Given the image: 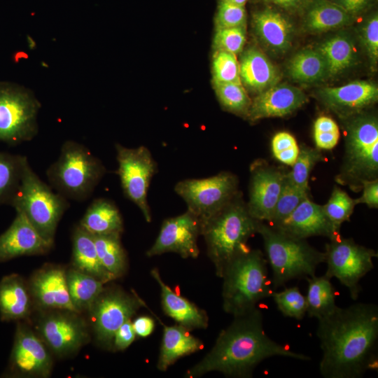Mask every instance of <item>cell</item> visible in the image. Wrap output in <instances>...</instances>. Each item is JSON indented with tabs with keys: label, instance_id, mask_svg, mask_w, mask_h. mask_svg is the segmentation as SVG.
<instances>
[{
	"label": "cell",
	"instance_id": "cell-15",
	"mask_svg": "<svg viewBox=\"0 0 378 378\" xmlns=\"http://www.w3.org/2000/svg\"><path fill=\"white\" fill-rule=\"evenodd\" d=\"M45 343L26 324L17 326L8 372L13 377H48L52 361Z\"/></svg>",
	"mask_w": 378,
	"mask_h": 378
},
{
	"label": "cell",
	"instance_id": "cell-3",
	"mask_svg": "<svg viewBox=\"0 0 378 378\" xmlns=\"http://www.w3.org/2000/svg\"><path fill=\"white\" fill-rule=\"evenodd\" d=\"M260 222L250 214L246 203L238 192L201 226V236L217 276L220 278L227 264L249 248L246 243L258 233Z\"/></svg>",
	"mask_w": 378,
	"mask_h": 378
},
{
	"label": "cell",
	"instance_id": "cell-22",
	"mask_svg": "<svg viewBox=\"0 0 378 378\" xmlns=\"http://www.w3.org/2000/svg\"><path fill=\"white\" fill-rule=\"evenodd\" d=\"M323 103L335 113L347 116L374 104L377 85L368 80H356L339 87H326L318 92Z\"/></svg>",
	"mask_w": 378,
	"mask_h": 378
},
{
	"label": "cell",
	"instance_id": "cell-25",
	"mask_svg": "<svg viewBox=\"0 0 378 378\" xmlns=\"http://www.w3.org/2000/svg\"><path fill=\"white\" fill-rule=\"evenodd\" d=\"M239 63L240 80L250 92L259 94L278 83L279 74L267 57L258 48L243 52Z\"/></svg>",
	"mask_w": 378,
	"mask_h": 378
},
{
	"label": "cell",
	"instance_id": "cell-31",
	"mask_svg": "<svg viewBox=\"0 0 378 378\" xmlns=\"http://www.w3.org/2000/svg\"><path fill=\"white\" fill-rule=\"evenodd\" d=\"M316 49L325 59L328 76L342 73L357 61L355 43L348 34L340 33L328 38L320 43Z\"/></svg>",
	"mask_w": 378,
	"mask_h": 378
},
{
	"label": "cell",
	"instance_id": "cell-41",
	"mask_svg": "<svg viewBox=\"0 0 378 378\" xmlns=\"http://www.w3.org/2000/svg\"><path fill=\"white\" fill-rule=\"evenodd\" d=\"M356 204V200L351 198L340 188L335 187L328 202L323 206V209L330 222L340 230L341 225L344 221L349 220Z\"/></svg>",
	"mask_w": 378,
	"mask_h": 378
},
{
	"label": "cell",
	"instance_id": "cell-28",
	"mask_svg": "<svg viewBox=\"0 0 378 378\" xmlns=\"http://www.w3.org/2000/svg\"><path fill=\"white\" fill-rule=\"evenodd\" d=\"M29 287L18 274H11L0 280V318L3 321H20L30 314Z\"/></svg>",
	"mask_w": 378,
	"mask_h": 378
},
{
	"label": "cell",
	"instance_id": "cell-51",
	"mask_svg": "<svg viewBox=\"0 0 378 378\" xmlns=\"http://www.w3.org/2000/svg\"><path fill=\"white\" fill-rule=\"evenodd\" d=\"M132 326L137 336L146 337L153 332L155 321L151 317L143 316L135 318Z\"/></svg>",
	"mask_w": 378,
	"mask_h": 378
},
{
	"label": "cell",
	"instance_id": "cell-27",
	"mask_svg": "<svg viewBox=\"0 0 378 378\" xmlns=\"http://www.w3.org/2000/svg\"><path fill=\"white\" fill-rule=\"evenodd\" d=\"M302 26L311 34H321L349 24L354 17L330 0H309L302 10Z\"/></svg>",
	"mask_w": 378,
	"mask_h": 378
},
{
	"label": "cell",
	"instance_id": "cell-2",
	"mask_svg": "<svg viewBox=\"0 0 378 378\" xmlns=\"http://www.w3.org/2000/svg\"><path fill=\"white\" fill-rule=\"evenodd\" d=\"M273 356L310 360L309 356L272 340L264 330L262 313L256 307L234 316L220 332L212 348L187 370L185 377L195 378L218 372L229 377H251L262 361Z\"/></svg>",
	"mask_w": 378,
	"mask_h": 378
},
{
	"label": "cell",
	"instance_id": "cell-37",
	"mask_svg": "<svg viewBox=\"0 0 378 378\" xmlns=\"http://www.w3.org/2000/svg\"><path fill=\"white\" fill-rule=\"evenodd\" d=\"M223 108L237 115L247 116L251 100L241 83H213Z\"/></svg>",
	"mask_w": 378,
	"mask_h": 378
},
{
	"label": "cell",
	"instance_id": "cell-13",
	"mask_svg": "<svg viewBox=\"0 0 378 378\" xmlns=\"http://www.w3.org/2000/svg\"><path fill=\"white\" fill-rule=\"evenodd\" d=\"M144 301L134 292L118 288H104L88 310L93 333L99 344L112 350L115 331L142 307Z\"/></svg>",
	"mask_w": 378,
	"mask_h": 378
},
{
	"label": "cell",
	"instance_id": "cell-49",
	"mask_svg": "<svg viewBox=\"0 0 378 378\" xmlns=\"http://www.w3.org/2000/svg\"><path fill=\"white\" fill-rule=\"evenodd\" d=\"M363 187L362 196L356 199L357 204L365 203L370 207H377L378 205V181L365 180L362 182Z\"/></svg>",
	"mask_w": 378,
	"mask_h": 378
},
{
	"label": "cell",
	"instance_id": "cell-53",
	"mask_svg": "<svg viewBox=\"0 0 378 378\" xmlns=\"http://www.w3.org/2000/svg\"><path fill=\"white\" fill-rule=\"evenodd\" d=\"M229 2H231L232 4L239 5V6H244L247 0H226Z\"/></svg>",
	"mask_w": 378,
	"mask_h": 378
},
{
	"label": "cell",
	"instance_id": "cell-47",
	"mask_svg": "<svg viewBox=\"0 0 378 378\" xmlns=\"http://www.w3.org/2000/svg\"><path fill=\"white\" fill-rule=\"evenodd\" d=\"M359 37L370 62L377 64L378 59V15L374 12L359 29Z\"/></svg>",
	"mask_w": 378,
	"mask_h": 378
},
{
	"label": "cell",
	"instance_id": "cell-11",
	"mask_svg": "<svg viewBox=\"0 0 378 378\" xmlns=\"http://www.w3.org/2000/svg\"><path fill=\"white\" fill-rule=\"evenodd\" d=\"M325 276L337 278L348 288L350 296L356 300L361 291L360 279L373 269V258L377 253L356 244L352 239L338 237L326 245Z\"/></svg>",
	"mask_w": 378,
	"mask_h": 378
},
{
	"label": "cell",
	"instance_id": "cell-19",
	"mask_svg": "<svg viewBox=\"0 0 378 378\" xmlns=\"http://www.w3.org/2000/svg\"><path fill=\"white\" fill-rule=\"evenodd\" d=\"M29 290L36 304L42 309L80 313L71 302L66 271L60 267L47 265L36 271L31 278Z\"/></svg>",
	"mask_w": 378,
	"mask_h": 378
},
{
	"label": "cell",
	"instance_id": "cell-42",
	"mask_svg": "<svg viewBox=\"0 0 378 378\" xmlns=\"http://www.w3.org/2000/svg\"><path fill=\"white\" fill-rule=\"evenodd\" d=\"M272 297L277 309L286 317L302 320L307 312L306 298L298 287L285 288L280 292H274Z\"/></svg>",
	"mask_w": 378,
	"mask_h": 378
},
{
	"label": "cell",
	"instance_id": "cell-30",
	"mask_svg": "<svg viewBox=\"0 0 378 378\" xmlns=\"http://www.w3.org/2000/svg\"><path fill=\"white\" fill-rule=\"evenodd\" d=\"M92 234H121L124 230L122 215L117 206L106 198L94 200L79 224Z\"/></svg>",
	"mask_w": 378,
	"mask_h": 378
},
{
	"label": "cell",
	"instance_id": "cell-10",
	"mask_svg": "<svg viewBox=\"0 0 378 378\" xmlns=\"http://www.w3.org/2000/svg\"><path fill=\"white\" fill-rule=\"evenodd\" d=\"M176 193L187 205L202 226L223 209L239 191L237 177L228 172L204 178H188L178 181Z\"/></svg>",
	"mask_w": 378,
	"mask_h": 378
},
{
	"label": "cell",
	"instance_id": "cell-44",
	"mask_svg": "<svg viewBox=\"0 0 378 378\" xmlns=\"http://www.w3.org/2000/svg\"><path fill=\"white\" fill-rule=\"evenodd\" d=\"M340 130L333 119L318 117L314 125V139L318 149L330 150L338 143Z\"/></svg>",
	"mask_w": 378,
	"mask_h": 378
},
{
	"label": "cell",
	"instance_id": "cell-52",
	"mask_svg": "<svg viewBox=\"0 0 378 378\" xmlns=\"http://www.w3.org/2000/svg\"><path fill=\"white\" fill-rule=\"evenodd\" d=\"M290 12L302 11L309 0H264Z\"/></svg>",
	"mask_w": 378,
	"mask_h": 378
},
{
	"label": "cell",
	"instance_id": "cell-24",
	"mask_svg": "<svg viewBox=\"0 0 378 378\" xmlns=\"http://www.w3.org/2000/svg\"><path fill=\"white\" fill-rule=\"evenodd\" d=\"M253 27L260 41L270 51L281 54L290 48L294 27L281 13L270 8L258 10L253 15Z\"/></svg>",
	"mask_w": 378,
	"mask_h": 378
},
{
	"label": "cell",
	"instance_id": "cell-21",
	"mask_svg": "<svg viewBox=\"0 0 378 378\" xmlns=\"http://www.w3.org/2000/svg\"><path fill=\"white\" fill-rule=\"evenodd\" d=\"M308 101L300 88L279 83L258 94L251 101L247 114L249 120L284 117L293 113Z\"/></svg>",
	"mask_w": 378,
	"mask_h": 378
},
{
	"label": "cell",
	"instance_id": "cell-8",
	"mask_svg": "<svg viewBox=\"0 0 378 378\" xmlns=\"http://www.w3.org/2000/svg\"><path fill=\"white\" fill-rule=\"evenodd\" d=\"M378 172V122L374 116L356 115L346 126V149L342 178L354 186L373 180Z\"/></svg>",
	"mask_w": 378,
	"mask_h": 378
},
{
	"label": "cell",
	"instance_id": "cell-40",
	"mask_svg": "<svg viewBox=\"0 0 378 378\" xmlns=\"http://www.w3.org/2000/svg\"><path fill=\"white\" fill-rule=\"evenodd\" d=\"M211 74L213 83H241L237 56L227 51H215L212 58Z\"/></svg>",
	"mask_w": 378,
	"mask_h": 378
},
{
	"label": "cell",
	"instance_id": "cell-18",
	"mask_svg": "<svg viewBox=\"0 0 378 378\" xmlns=\"http://www.w3.org/2000/svg\"><path fill=\"white\" fill-rule=\"evenodd\" d=\"M272 227L288 236L304 239L313 236H323L332 240L340 236V230L328 219L323 206L312 202L308 197Z\"/></svg>",
	"mask_w": 378,
	"mask_h": 378
},
{
	"label": "cell",
	"instance_id": "cell-43",
	"mask_svg": "<svg viewBox=\"0 0 378 378\" xmlns=\"http://www.w3.org/2000/svg\"><path fill=\"white\" fill-rule=\"evenodd\" d=\"M246 43V26L217 29L213 46L216 50H225L237 55L242 52Z\"/></svg>",
	"mask_w": 378,
	"mask_h": 378
},
{
	"label": "cell",
	"instance_id": "cell-39",
	"mask_svg": "<svg viewBox=\"0 0 378 378\" xmlns=\"http://www.w3.org/2000/svg\"><path fill=\"white\" fill-rule=\"evenodd\" d=\"M322 160L319 149L302 145L299 148L298 158L292 166L293 169L286 174V176L295 186L308 190L309 174L314 165Z\"/></svg>",
	"mask_w": 378,
	"mask_h": 378
},
{
	"label": "cell",
	"instance_id": "cell-7",
	"mask_svg": "<svg viewBox=\"0 0 378 378\" xmlns=\"http://www.w3.org/2000/svg\"><path fill=\"white\" fill-rule=\"evenodd\" d=\"M34 172L27 161L11 206L21 211L46 241L54 244L58 223L70 204Z\"/></svg>",
	"mask_w": 378,
	"mask_h": 378
},
{
	"label": "cell",
	"instance_id": "cell-38",
	"mask_svg": "<svg viewBox=\"0 0 378 378\" xmlns=\"http://www.w3.org/2000/svg\"><path fill=\"white\" fill-rule=\"evenodd\" d=\"M307 192L308 190L293 184L285 174L281 190L269 221V225L274 227L286 218L305 197H308Z\"/></svg>",
	"mask_w": 378,
	"mask_h": 378
},
{
	"label": "cell",
	"instance_id": "cell-35",
	"mask_svg": "<svg viewBox=\"0 0 378 378\" xmlns=\"http://www.w3.org/2000/svg\"><path fill=\"white\" fill-rule=\"evenodd\" d=\"M102 265L115 279L127 270V254L121 243V234H92Z\"/></svg>",
	"mask_w": 378,
	"mask_h": 378
},
{
	"label": "cell",
	"instance_id": "cell-20",
	"mask_svg": "<svg viewBox=\"0 0 378 378\" xmlns=\"http://www.w3.org/2000/svg\"><path fill=\"white\" fill-rule=\"evenodd\" d=\"M53 244L44 239L19 211L8 228L0 234V262L23 256L47 253Z\"/></svg>",
	"mask_w": 378,
	"mask_h": 378
},
{
	"label": "cell",
	"instance_id": "cell-12",
	"mask_svg": "<svg viewBox=\"0 0 378 378\" xmlns=\"http://www.w3.org/2000/svg\"><path fill=\"white\" fill-rule=\"evenodd\" d=\"M115 147L117 174L123 193L140 209L146 221L150 223L147 195L150 181L157 172V163L146 146L130 148L116 144Z\"/></svg>",
	"mask_w": 378,
	"mask_h": 378
},
{
	"label": "cell",
	"instance_id": "cell-6",
	"mask_svg": "<svg viewBox=\"0 0 378 378\" xmlns=\"http://www.w3.org/2000/svg\"><path fill=\"white\" fill-rule=\"evenodd\" d=\"M258 233L262 238L267 260L272 271L274 290L290 280L315 276L317 267L325 262V253L316 250L304 239L288 236L262 222Z\"/></svg>",
	"mask_w": 378,
	"mask_h": 378
},
{
	"label": "cell",
	"instance_id": "cell-1",
	"mask_svg": "<svg viewBox=\"0 0 378 378\" xmlns=\"http://www.w3.org/2000/svg\"><path fill=\"white\" fill-rule=\"evenodd\" d=\"M322 350L319 372L325 378H359L377 369L378 307L372 303L338 307L318 320Z\"/></svg>",
	"mask_w": 378,
	"mask_h": 378
},
{
	"label": "cell",
	"instance_id": "cell-16",
	"mask_svg": "<svg viewBox=\"0 0 378 378\" xmlns=\"http://www.w3.org/2000/svg\"><path fill=\"white\" fill-rule=\"evenodd\" d=\"M201 226L198 219L186 211L179 216L165 219L159 234L146 254L148 258L165 253H175L183 258L199 256L198 237Z\"/></svg>",
	"mask_w": 378,
	"mask_h": 378
},
{
	"label": "cell",
	"instance_id": "cell-50",
	"mask_svg": "<svg viewBox=\"0 0 378 378\" xmlns=\"http://www.w3.org/2000/svg\"><path fill=\"white\" fill-rule=\"evenodd\" d=\"M352 17L357 16L366 11L373 0H330Z\"/></svg>",
	"mask_w": 378,
	"mask_h": 378
},
{
	"label": "cell",
	"instance_id": "cell-17",
	"mask_svg": "<svg viewBox=\"0 0 378 378\" xmlns=\"http://www.w3.org/2000/svg\"><path fill=\"white\" fill-rule=\"evenodd\" d=\"M285 173L263 162H255L251 167L250 214L262 222L270 221L279 197Z\"/></svg>",
	"mask_w": 378,
	"mask_h": 378
},
{
	"label": "cell",
	"instance_id": "cell-45",
	"mask_svg": "<svg viewBox=\"0 0 378 378\" xmlns=\"http://www.w3.org/2000/svg\"><path fill=\"white\" fill-rule=\"evenodd\" d=\"M246 13L244 6L221 0L215 18L216 29L246 26Z\"/></svg>",
	"mask_w": 378,
	"mask_h": 378
},
{
	"label": "cell",
	"instance_id": "cell-33",
	"mask_svg": "<svg viewBox=\"0 0 378 378\" xmlns=\"http://www.w3.org/2000/svg\"><path fill=\"white\" fill-rule=\"evenodd\" d=\"M308 283L306 298L307 312L309 317L321 319L332 314L338 307L335 302V293L326 276L316 275L306 279Z\"/></svg>",
	"mask_w": 378,
	"mask_h": 378
},
{
	"label": "cell",
	"instance_id": "cell-32",
	"mask_svg": "<svg viewBox=\"0 0 378 378\" xmlns=\"http://www.w3.org/2000/svg\"><path fill=\"white\" fill-rule=\"evenodd\" d=\"M69 293L78 311H88L104 290L105 283L91 275L71 268L66 272Z\"/></svg>",
	"mask_w": 378,
	"mask_h": 378
},
{
	"label": "cell",
	"instance_id": "cell-9",
	"mask_svg": "<svg viewBox=\"0 0 378 378\" xmlns=\"http://www.w3.org/2000/svg\"><path fill=\"white\" fill-rule=\"evenodd\" d=\"M40 108L29 90L0 82V141L15 146L32 140L38 133Z\"/></svg>",
	"mask_w": 378,
	"mask_h": 378
},
{
	"label": "cell",
	"instance_id": "cell-34",
	"mask_svg": "<svg viewBox=\"0 0 378 378\" xmlns=\"http://www.w3.org/2000/svg\"><path fill=\"white\" fill-rule=\"evenodd\" d=\"M288 72L292 79L304 83H314L328 77L325 59L316 48L298 52L289 61Z\"/></svg>",
	"mask_w": 378,
	"mask_h": 378
},
{
	"label": "cell",
	"instance_id": "cell-36",
	"mask_svg": "<svg viewBox=\"0 0 378 378\" xmlns=\"http://www.w3.org/2000/svg\"><path fill=\"white\" fill-rule=\"evenodd\" d=\"M27 161L24 155L0 150V206L11 205Z\"/></svg>",
	"mask_w": 378,
	"mask_h": 378
},
{
	"label": "cell",
	"instance_id": "cell-26",
	"mask_svg": "<svg viewBox=\"0 0 378 378\" xmlns=\"http://www.w3.org/2000/svg\"><path fill=\"white\" fill-rule=\"evenodd\" d=\"M155 317L163 327L157 362L158 370L164 372L181 358L196 353L203 348V342L192 335L186 328L178 324L167 326Z\"/></svg>",
	"mask_w": 378,
	"mask_h": 378
},
{
	"label": "cell",
	"instance_id": "cell-29",
	"mask_svg": "<svg viewBox=\"0 0 378 378\" xmlns=\"http://www.w3.org/2000/svg\"><path fill=\"white\" fill-rule=\"evenodd\" d=\"M72 265L83 273L91 275L105 284L115 280L101 264L93 235L79 225L72 234Z\"/></svg>",
	"mask_w": 378,
	"mask_h": 378
},
{
	"label": "cell",
	"instance_id": "cell-5",
	"mask_svg": "<svg viewBox=\"0 0 378 378\" xmlns=\"http://www.w3.org/2000/svg\"><path fill=\"white\" fill-rule=\"evenodd\" d=\"M106 172L102 162L86 146L67 140L46 174L55 191L67 200L83 202L92 195Z\"/></svg>",
	"mask_w": 378,
	"mask_h": 378
},
{
	"label": "cell",
	"instance_id": "cell-4",
	"mask_svg": "<svg viewBox=\"0 0 378 378\" xmlns=\"http://www.w3.org/2000/svg\"><path fill=\"white\" fill-rule=\"evenodd\" d=\"M267 263L260 250L248 248L227 264L220 277L225 313L242 315L255 308L260 300L272 297L274 290L268 278Z\"/></svg>",
	"mask_w": 378,
	"mask_h": 378
},
{
	"label": "cell",
	"instance_id": "cell-46",
	"mask_svg": "<svg viewBox=\"0 0 378 378\" xmlns=\"http://www.w3.org/2000/svg\"><path fill=\"white\" fill-rule=\"evenodd\" d=\"M272 150L279 161L290 166L295 163L299 153V146L295 137L287 132H280L274 136Z\"/></svg>",
	"mask_w": 378,
	"mask_h": 378
},
{
	"label": "cell",
	"instance_id": "cell-48",
	"mask_svg": "<svg viewBox=\"0 0 378 378\" xmlns=\"http://www.w3.org/2000/svg\"><path fill=\"white\" fill-rule=\"evenodd\" d=\"M132 322L127 320L115 331L112 344L113 351H123L128 348L136 338Z\"/></svg>",
	"mask_w": 378,
	"mask_h": 378
},
{
	"label": "cell",
	"instance_id": "cell-23",
	"mask_svg": "<svg viewBox=\"0 0 378 378\" xmlns=\"http://www.w3.org/2000/svg\"><path fill=\"white\" fill-rule=\"evenodd\" d=\"M150 275L160 288L161 306L165 315L190 331L208 327L209 317L204 309L174 292L164 282L157 267L150 270Z\"/></svg>",
	"mask_w": 378,
	"mask_h": 378
},
{
	"label": "cell",
	"instance_id": "cell-14",
	"mask_svg": "<svg viewBox=\"0 0 378 378\" xmlns=\"http://www.w3.org/2000/svg\"><path fill=\"white\" fill-rule=\"evenodd\" d=\"M39 320L37 329L40 337L58 356L76 353L89 342L90 334L80 313L68 310H48Z\"/></svg>",
	"mask_w": 378,
	"mask_h": 378
}]
</instances>
